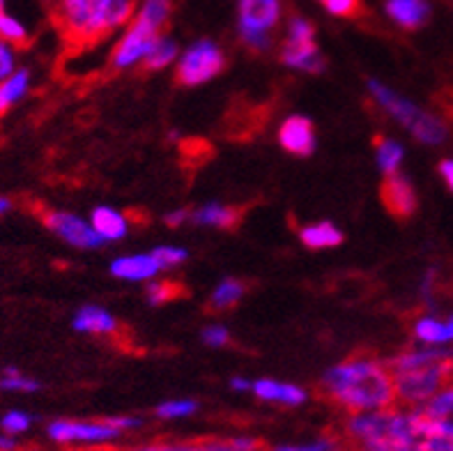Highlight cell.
Masks as SVG:
<instances>
[{
    "instance_id": "cell-35",
    "label": "cell",
    "mask_w": 453,
    "mask_h": 451,
    "mask_svg": "<svg viewBox=\"0 0 453 451\" xmlns=\"http://www.w3.org/2000/svg\"><path fill=\"white\" fill-rule=\"evenodd\" d=\"M288 42H313L316 40V28H313V23L306 21L302 17L290 19L288 23Z\"/></svg>"
},
{
    "instance_id": "cell-25",
    "label": "cell",
    "mask_w": 453,
    "mask_h": 451,
    "mask_svg": "<svg viewBox=\"0 0 453 451\" xmlns=\"http://www.w3.org/2000/svg\"><path fill=\"white\" fill-rule=\"evenodd\" d=\"M375 150H378V164L385 175H396L403 164V148L385 136H375Z\"/></svg>"
},
{
    "instance_id": "cell-19",
    "label": "cell",
    "mask_w": 453,
    "mask_h": 451,
    "mask_svg": "<svg viewBox=\"0 0 453 451\" xmlns=\"http://www.w3.org/2000/svg\"><path fill=\"white\" fill-rule=\"evenodd\" d=\"M92 229L104 242L120 240L127 233V222L120 212L111 210V207H97L92 212Z\"/></svg>"
},
{
    "instance_id": "cell-32",
    "label": "cell",
    "mask_w": 453,
    "mask_h": 451,
    "mask_svg": "<svg viewBox=\"0 0 453 451\" xmlns=\"http://www.w3.org/2000/svg\"><path fill=\"white\" fill-rule=\"evenodd\" d=\"M30 426H33V417L23 410H10L3 415V419H0V429H3V433L14 435V438L26 433Z\"/></svg>"
},
{
    "instance_id": "cell-40",
    "label": "cell",
    "mask_w": 453,
    "mask_h": 451,
    "mask_svg": "<svg viewBox=\"0 0 453 451\" xmlns=\"http://www.w3.org/2000/svg\"><path fill=\"white\" fill-rule=\"evenodd\" d=\"M440 175L444 177L447 187L453 191V159H444L442 164H440Z\"/></svg>"
},
{
    "instance_id": "cell-17",
    "label": "cell",
    "mask_w": 453,
    "mask_h": 451,
    "mask_svg": "<svg viewBox=\"0 0 453 451\" xmlns=\"http://www.w3.org/2000/svg\"><path fill=\"white\" fill-rule=\"evenodd\" d=\"M253 392L258 399L272 400V403H283V406H302L306 400L304 389L295 387V385H281L274 380H258L251 385Z\"/></svg>"
},
{
    "instance_id": "cell-3",
    "label": "cell",
    "mask_w": 453,
    "mask_h": 451,
    "mask_svg": "<svg viewBox=\"0 0 453 451\" xmlns=\"http://www.w3.org/2000/svg\"><path fill=\"white\" fill-rule=\"evenodd\" d=\"M136 0H56L53 19L67 44L83 49L129 23Z\"/></svg>"
},
{
    "instance_id": "cell-27",
    "label": "cell",
    "mask_w": 453,
    "mask_h": 451,
    "mask_svg": "<svg viewBox=\"0 0 453 451\" xmlns=\"http://www.w3.org/2000/svg\"><path fill=\"white\" fill-rule=\"evenodd\" d=\"M414 337H417V341L431 346V348L447 343L444 323L442 320L433 318V315H424V318H419L417 323H414Z\"/></svg>"
},
{
    "instance_id": "cell-41",
    "label": "cell",
    "mask_w": 453,
    "mask_h": 451,
    "mask_svg": "<svg viewBox=\"0 0 453 451\" xmlns=\"http://www.w3.org/2000/svg\"><path fill=\"white\" fill-rule=\"evenodd\" d=\"M187 219H191V212L189 210H178V212H173V214H168L166 223H168V226H173V229H175V226L184 223V222H187Z\"/></svg>"
},
{
    "instance_id": "cell-24",
    "label": "cell",
    "mask_w": 453,
    "mask_h": 451,
    "mask_svg": "<svg viewBox=\"0 0 453 451\" xmlns=\"http://www.w3.org/2000/svg\"><path fill=\"white\" fill-rule=\"evenodd\" d=\"M198 451H265V445L256 438H205Z\"/></svg>"
},
{
    "instance_id": "cell-21",
    "label": "cell",
    "mask_w": 453,
    "mask_h": 451,
    "mask_svg": "<svg viewBox=\"0 0 453 451\" xmlns=\"http://www.w3.org/2000/svg\"><path fill=\"white\" fill-rule=\"evenodd\" d=\"M171 12H173L171 0H143V3L138 5V12L134 14V17L145 21L148 26H152L157 33H164L168 19H171Z\"/></svg>"
},
{
    "instance_id": "cell-6",
    "label": "cell",
    "mask_w": 453,
    "mask_h": 451,
    "mask_svg": "<svg viewBox=\"0 0 453 451\" xmlns=\"http://www.w3.org/2000/svg\"><path fill=\"white\" fill-rule=\"evenodd\" d=\"M240 37L253 51H267L272 30L281 21V0H240Z\"/></svg>"
},
{
    "instance_id": "cell-47",
    "label": "cell",
    "mask_w": 453,
    "mask_h": 451,
    "mask_svg": "<svg viewBox=\"0 0 453 451\" xmlns=\"http://www.w3.org/2000/svg\"><path fill=\"white\" fill-rule=\"evenodd\" d=\"M90 451H113V449H90Z\"/></svg>"
},
{
    "instance_id": "cell-44",
    "label": "cell",
    "mask_w": 453,
    "mask_h": 451,
    "mask_svg": "<svg viewBox=\"0 0 453 451\" xmlns=\"http://www.w3.org/2000/svg\"><path fill=\"white\" fill-rule=\"evenodd\" d=\"M7 210H10V200L0 196V214H5Z\"/></svg>"
},
{
    "instance_id": "cell-13",
    "label": "cell",
    "mask_w": 453,
    "mask_h": 451,
    "mask_svg": "<svg viewBox=\"0 0 453 451\" xmlns=\"http://www.w3.org/2000/svg\"><path fill=\"white\" fill-rule=\"evenodd\" d=\"M281 60L288 67L302 69V72H311L318 74L325 69V60H322L320 51H318L316 40L313 42H288L283 44Z\"/></svg>"
},
{
    "instance_id": "cell-30",
    "label": "cell",
    "mask_w": 453,
    "mask_h": 451,
    "mask_svg": "<svg viewBox=\"0 0 453 451\" xmlns=\"http://www.w3.org/2000/svg\"><path fill=\"white\" fill-rule=\"evenodd\" d=\"M0 389L3 392H23V394H33L40 389V383L28 377L26 373H21L19 369H12L7 366L3 376H0Z\"/></svg>"
},
{
    "instance_id": "cell-2",
    "label": "cell",
    "mask_w": 453,
    "mask_h": 451,
    "mask_svg": "<svg viewBox=\"0 0 453 451\" xmlns=\"http://www.w3.org/2000/svg\"><path fill=\"white\" fill-rule=\"evenodd\" d=\"M396 406L405 410H419L435 394L453 383V350L410 348L387 362Z\"/></svg>"
},
{
    "instance_id": "cell-15",
    "label": "cell",
    "mask_w": 453,
    "mask_h": 451,
    "mask_svg": "<svg viewBox=\"0 0 453 451\" xmlns=\"http://www.w3.org/2000/svg\"><path fill=\"white\" fill-rule=\"evenodd\" d=\"M191 222L198 223V226L212 223V226H219V229L233 230L244 222V210L228 206H205L201 210L191 212Z\"/></svg>"
},
{
    "instance_id": "cell-38",
    "label": "cell",
    "mask_w": 453,
    "mask_h": 451,
    "mask_svg": "<svg viewBox=\"0 0 453 451\" xmlns=\"http://www.w3.org/2000/svg\"><path fill=\"white\" fill-rule=\"evenodd\" d=\"M125 451H198V442H155V445L132 447Z\"/></svg>"
},
{
    "instance_id": "cell-43",
    "label": "cell",
    "mask_w": 453,
    "mask_h": 451,
    "mask_svg": "<svg viewBox=\"0 0 453 451\" xmlns=\"http://www.w3.org/2000/svg\"><path fill=\"white\" fill-rule=\"evenodd\" d=\"M233 387H235V389H249L251 385H249L247 380H240V377H237V380H233Z\"/></svg>"
},
{
    "instance_id": "cell-29",
    "label": "cell",
    "mask_w": 453,
    "mask_h": 451,
    "mask_svg": "<svg viewBox=\"0 0 453 451\" xmlns=\"http://www.w3.org/2000/svg\"><path fill=\"white\" fill-rule=\"evenodd\" d=\"M30 90V72L28 69H17L10 79H5L0 83V92L10 106H14L17 102H21Z\"/></svg>"
},
{
    "instance_id": "cell-16",
    "label": "cell",
    "mask_w": 453,
    "mask_h": 451,
    "mask_svg": "<svg viewBox=\"0 0 453 451\" xmlns=\"http://www.w3.org/2000/svg\"><path fill=\"white\" fill-rule=\"evenodd\" d=\"M419 410L435 424L437 429L453 435V383L449 387H444L440 394L433 396Z\"/></svg>"
},
{
    "instance_id": "cell-5",
    "label": "cell",
    "mask_w": 453,
    "mask_h": 451,
    "mask_svg": "<svg viewBox=\"0 0 453 451\" xmlns=\"http://www.w3.org/2000/svg\"><path fill=\"white\" fill-rule=\"evenodd\" d=\"M141 426V422L134 417H106L97 419V422H74V419H58V422L49 424V438L56 445H106V442L115 440L118 435L125 433L129 429Z\"/></svg>"
},
{
    "instance_id": "cell-20",
    "label": "cell",
    "mask_w": 453,
    "mask_h": 451,
    "mask_svg": "<svg viewBox=\"0 0 453 451\" xmlns=\"http://www.w3.org/2000/svg\"><path fill=\"white\" fill-rule=\"evenodd\" d=\"M299 240L304 242L309 249H329V246H339L343 242L341 230L329 222L322 223H311L306 229H302Z\"/></svg>"
},
{
    "instance_id": "cell-22",
    "label": "cell",
    "mask_w": 453,
    "mask_h": 451,
    "mask_svg": "<svg viewBox=\"0 0 453 451\" xmlns=\"http://www.w3.org/2000/svg\"><path fill=\"white\" fill-rule=\"evenodd\" d=\"M247 292V286L237 279H228L224 281L221 286L214 291V295L210 298V304L207 308L212 311V314H221V311H228V308L235 307L240 302V298Z\"/></svg>"
},
{
    "instance_id": "cell-31",
    "label": "cell",
    "mask_w": 453,
    "mask_h": 451,
    "mask_svg": "<svg viewBox=\"0 0 453 451\" xmlns=\"http://www.w3.org/2000/svg\"><path fill=\"white\" fill-rule=\"evenodd\" d=\"M265 451H345V445L339 435L329 433L320 438V440L309 442V445H279Z\"/></svg>"
},
{
    "instance_id": "cell-14",
    "label": "cell",
    "mask_w": 453,
    "mask_h": 451,
    "mask_svg": "<svg viewBox=\"0 0 453 451\" xmlns=\"http://www.w3.org/2000/svg\"><path fill=\"white\" fill-rule=\"evenodd\" d=\"M74 330L79 331H86V334H104V337H115L118 341L127 338L122 334V327L120 323L115 318H111L106 311L97 307H83L76 314L74 318Z\"/></svg>"
},
{
    "instance_id": "cell-39",
    "label": "cell",
    "mask_w": 453,
    "mask_h": 451,
    "mask_svg": "<svg viewBox=\"0 0 453 451\" xmlns=\"http://www.w3.org/2000/svg\"><path fill=\"white\" fill-rule=\"evenodd\" d=\"M203 338H205V343H210V346H226V343L230 341V334L226 327H207L205 331H203Z\"/></svg>"
},
{
    "instance_id": "cell-37",
    "label": "cell",
    "mask_w": 453,
    "mask_h": 451,
    "mask_svg": "<svg viewBox=\"0 0 453 451\" xmlns=\"http://www.w3.org/2000/svg\"><path fill=\"white\" fill-rule=\"evenodd\" d=\"M17 49L7 42H0V83L17 72Z\"/></svg>"
},
{
    "instance_id": "cell-26",
    "label": "cell",
    "mask_w": 453,
    "mask_h": 451,
    "mask_svg": "<svg viewBox=\"0 0 453 451\" xmlns=\"http://www.w3.org/2000/svg\"><path fill=\"white\" fill-rule=\"evenodd\" d=\"M0 42H7L14 49H21L30 42V33L26 28V23L21 19H17L10 12H3L0 14Z\"/></svg>"
},
{
    "instance_id": "cell-28",
    "label": "cell",
    "mask_w": 453,
    "mask_h": 451,
    "mask_svg": "<svg viewBox=\"0 0 453 451\" xmlns=\"http://www.w3.org/2000/svg\"><path fill=\"white\" fill-rule=\"evenodd\" d=\"M145 295H148L150 304H166V302H175V299L184 298L187 295V288L180 281H157V284H150L145 288Z\"/></svg>"
},
{
    "instance_id": "cell-11",
    "label": "cell",
    "mask_w": 453,
    "mask_h": 451,
    "mask_svg": "<svg viewBox=\"0 0 453 451\" xmlns=\"http://www.w3.org/2000/svg\"><path fill=\"white\" fill-rule=\"evenodd\" d=\"M279 141L290 154L309 157L316 150V129L304 115H290L279 129Z\"/></svg>"
},
{
    "instance_id": "cell-1",
    "label": "cell",
    "mask_w": 453,
    "mask_h": 451,
    "mask_svg": "<svg viewBox=\"0 0 453 451\" xmlns=\"http://www.w3.org/2000/svg\"><path fill=\"white\" fill-rule=\"evenodd\" d=\"M318 394L348 415L396 408V389L389 366L371 354H352L334 366L318 385Z\"/></svg>"
},
{
    "instance_id": "cell-8",
    "label": "cell",
    "mask_w": 453,
    "mask_h": 451,
    "mask_svg": "<svg viewBox=\"0 0 453 451\" xmlns=\"http://www.w3.org/2000/svg\"><path fill=\"white\" fill-rule=\"evenodd\" d=\"M164 33H157L152 26H148L145 21L134 17L127 26L125 35L120 37V42L115 44L113 53H111V67L122 72V69H129L134 65H141L145 60L155 42L159 40Z\"/></svg>"
},
{
    "instance_id": "cell-36",
    "label": "cell",
    "mask_w": 453,
    "mask_h": 451,
    "mask_svg": "<svg viewBox=\"0 0 453 451\" xmlns=\"http://www.w3.org/2000/svg\"><path fill=\"white\" fill-rule=\"evenodd\" d=\"M150 256L155 258L157 265H159L161 269L173 268V265H180L182 260H187V252H184V249H178V246H159V249H155Z\"/></svg>"
},
{
    "instance_id": "cell-42",
    "label": "cell",
    "mask_w": 453,
    "mask_h": 451,
    "mask_svg": "<svg viewBox=\"0 0 453 451\" xmlns=\"http://www.w3.org/2000/svg\"><path fill=\"white\" fill-rule=\"evenodd\" d=\"M0 451H19V442L14 435L0 433Z\"/></svg>"
},
{
    "instance_id": "cell-18",
    "label": "cell",
    "mask_w": 453,
    "mask_h": 451,
    "mask_svg": "<svg viewBox=\"0 0 453 451\" xmlns=\"http://www.w3.org/2000/svg\"><path fill=\"white\" fill-rule=\"evenodd\" d=\"M159 265L152 256H127V258H118L111 268L115 276H120V279H129V281H143L150 279V276H155L159 272Z\"/></svg>"
},
{
    "instance_id": "cell-34",
    "label": "cell",
    "mask_w": 453,
    "mask_h": 451,
    "mask_svg": "<svg viewBox=\"0 0 453 451\" xmlns=\"http://www.w3.org/2000/svg\"><path fill=\"white\" fill-rule=\"evenodd\" d=\"M194 400H168V403H161L157 408V417L161 419H180V417H189L196 412Z\"/></svg>"
},
{
    "instance_id": "cell-4",
    "label": "cell",
    "mask_w": 453,
    "mask_h": 451,
    "mask_svg": "<svg viewBox=\"0 0 453 451\" xmlns=\"http://www.w3.org/2000/svg\"><path fill=\"white\" fill-rule=\"evenodd\" d=\"M368 90H371L375 102H378L387 113L394 115V118H396L417 141H421V144L426 145L444 144V138H447V127H444V122L440 121V118L426 113V111L419 109L417 104L401 97L398 92H394L391 88H387L385 83H380V81L375 79L368 81Z\"/></svg>"
},
{
    "instance_id": "cell-33",
    "label": "cell",
    "mask_w": 453,
    "mask_h": 451,
    "mask_svg": "<svg viewBox=\"0 0 453 451\" xmlns=\"http://www.w3.org/2000/svg\"><path fill=\"white\" fill-rule=\"evenodd\" d=\"M329 14L341 19H355L362 14V0H318Z\"/></svg>"
},
{
    "instance_id": "cell-12",
    "label": "cell",
    "mask_w": 453,
    "mask_h": 451,
    "mask_svg": "<svg viewBox=\"0 0 453 451\" xmlns=\"http://www.w3.org/2000/svg\"><path fill=\"white\" fill-rule=\"evenodd\" d=\"M387 17L405 30L421 28L431 17L428 0H387Z\"/></svg>"
},
{
    "instance_id": "cell-45",
    "label": "cell",
    "mask_w": 453,
    "mask_h": 451,
    "mask_svg": "<svg viewBox=\"0 0 453 451\" xmlns=\"http://www.w3.org/2000/svg\"><path fill=\"white\" fill-rule=\"evenodd\" d=\"M7 109H10V104H7V102H5V97H3V92H0V115L5 113V111H7Z\"/></svg>"
},
{
    "instance_id": "cell-10",
    "label": "cell",
    "mask_w": 453,
    "mask_h": 451,
    "mask_svg": "<svg viewBox=\"0 0 453 451\" xmlns=\"http://www.w3.org/2000/svg\"><path fill=\"white\" fill-rule=\"evenodd\" d=\"M380 196H382L387 210L396 219L412 217L414 210H417V191H414L408 177L401 175V173L385 177Z\"/></svg>"
},
{
    "instance_id": "cell-46",
    "label": "cell",
    "mask_w": 453,
    "mask_h": 451,
    "mask_svg": "<svg viewBox=\"0 0 453 451\" xmlns=\"http://www.w3.org/2000/svg\"><path fill=\"white\" fill-rule=\"evenodd\" d=\"M5 12V0H0V14Z\"/></svg>"
},
{
    "instance_id": "cell-7",
    "label": "cell",
    "mask_w": 453,
    "mask_h": 451,
    "mask_svg": "<svg viewBox=\"0 0 453 451\" xmlns=\"http://www.w3.org/2000/svg\"><path fill=\"white\" fill-rule=\"evenodd\" d=\"M226 67V56L214 42L201 40L191 44L175 67L178 86H201L205 81L221 74Z\"/></svg>"
},
{
    "instance_id": "cell-23",
    "label": "cell",
    "mask_w": 453,
    "mask_h": 451,
    "mask_svg": "<svg viewBox=\"0 0 453 451\" xmlns=\"http://www.w3.org/2000/svg\"><path fill=\"white\" fill-rule=\"evenodd\" d=\"M175 56H178V44L171 37H166V35H161L159 40L155 42V46H152V51L145 56L141 65H143L145 72H157V69L168 67L175 60Z\"/></svg>"
},
{
    "instance_id": "cell-9",
    "label": "cell",
    "mask_w": 453,
    "mask_h": 451,
    "mask_svg": "<svg viewBox=\"0 0 453 451\" xmlns=\"http://www.w3.org/2000/svg\"><path fill=\"white\" fill-rule=\"evenodd\" d=\"M37 217L42 219L46 229L51 230L53 235H58L60 240L67 242V245L79 246V249H95V246L104 245V240L95 233L92 226H88L83 219L74 217L69 212L53 210V207H40Z\"/></svg>"
}]
</instances>
